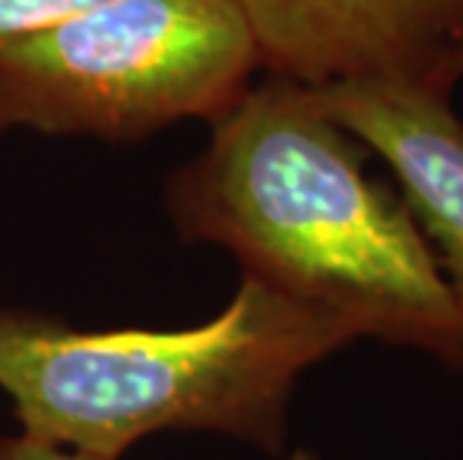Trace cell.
<instances>
[{
    "mask_svg": "<svg viewBox=\"0 0 463 460\" xmlns=\"http://www.w3.org/2000/svg\"><path fill=\"white\" fill-rule=\"evenodd\" d=\"M371 150L279 75L213 123L165 183L183 242L231 251L260 281L353 338L463 371V308L403 194L368 174Z\"/></svg>",
    "mask_w": 463,
    "mask_h": 460,
    "instance_id": "1",
    "label": "cell"
},
{
    "mask_svg": "<svg viewBox=\"0 0 463 460\" xmlns=\"http://www.w3.org/2000/svg\"><path fill=\"white\" fill-rule=\"evenodd\" d=\"M353 341L251 278L189 329H78L0 305V389L22 434L87 457L120 460L162 430L222 434L279 457L302 374Z\"/></svg>",
    "mask_w": 463,
    "mask_h": 460,
    "instance_id": "2",
    "label": "cell"
},
{
    "mask_svg": "<svg viewBox=\"0 0 463 460\" xmlns=\"http://www.w3.org/2000/svg\"><path fill=\"white\" fill-rule=\"evenodd\" d=\"M258 70L236 0H105L0 42V132L137 144L183 120L213 126Z\"/></svg>",
    "mask_w": 463,
    "mask_h": 460,
    "instance_id": "3",
    "label": "cell"
},
{
    "mask_svg": "<svg viewBox=\"0 0 463 460\" xmlns=\"http://www.w3.org/2000/svg\"><path fill=\"white\" fill-rule=\"evenodd\" d=\"M260 70L302 87L463 78V0H236Z\"/></svg>",
    "mask_w": 463,
    "mask_h": 460,
    "instance_id": "4",
    "label": "cell"
},
{
    "mask_svg": "<svg viewBox=\"0 0 463 460\" xmlns=\"http://www.w3.org/2000/svg\"><path fill=\"white\" fill-rule=\"evenodd\" d=\"M335 123L380 155L463 308V117L451 93L403 81L308 87Z\"/></svg>",
    "mask_w": 463,
    "mask_h": 460,
    "instance_id": "5",
    "label": "cell"
},
{
    "mask_svg": "<svg viewBox=\"0 0 463 460\" xmlns=\"http://www.w3.org/2000/svg\"><path fill=\"white\" fill-rule=\"evenodd\" d=\"M96 4H105V0H0V42L43 31Z\"/></svg>",
    "mask_w": 463,
    "mask_h": 460,
    "instance_id": "6",
    "label": "cell"
},
{
    "mask_svg": "<svg viewBox=\"0 0 463 460\" xmlns=\"http://www.w3.org/2000/svg\"><path fill=\"white\" fill-rule=\"evenodd\" d=\"M0 460H99V457H87L61 446H48L43 439H33L27 434H15L0 439Z\"/></svg>",
    "mask_w": 463,
    "mask_h": 460,
    "instance_id": "7",
    "label": "cell"
},
{
    "mask_svg": "<svg viewBox=\"0 0 463 460\" xmlns=\"http://www.w3.org/2000/svg\"><path fill=\"white\" fill-rule=\"evenodd\" d=\"M284 460H323L317 452H311V448H293V452L284 455Z\"/></svg>",
    "mask_w": 463,
    "mask_h": 460,
    "instance_id": "8",
    "label": "cell"
}]
</instances>
